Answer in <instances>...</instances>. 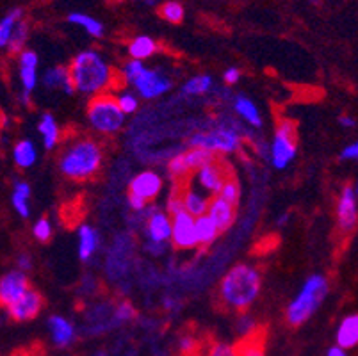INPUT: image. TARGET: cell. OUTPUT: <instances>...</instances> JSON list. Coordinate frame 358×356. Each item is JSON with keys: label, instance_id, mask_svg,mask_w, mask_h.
I'll list each match as a JSON object with an SVG mask.
<instances>
[{"label": "cell", "instance_id": "6da1fadb", "mask_svg": "<svg viewBox=\"0 0 358 356\" xmlns=\"http://www.w3.org/2000/svg\"><path fill=\"white\" fill-rule=\"evenodd\" d=\"M68 68H70L75 93H80L84 97L93 98L110 93L118 80V73L113 64L99 50H93V48L79 52L71 59Z\"/></svg>", "mask_w": 358, "mask_h": 356}, {"label": "cell", "instance_id": "7a4b0ae2", "mask_svg": "<svg viewBox=\"0 0 358 356\" xmlns=\"http://www.w3.org/2000/svg\"><path fill=\"white\" fill-rule=\"evenodd\" d=\"M262 290V273L253 264H237L221 278L217 296L224 308L246 312L259 299Z\"/></svg>", "mask_w": 358, "mask_h": 356}, {"label": "cell", "instance_id": "3957f363", "mask_svg": "<svg viewBox=\"0 0 358 356\" xmlns=\"http://www.w3.org/2000/svg\"><path fill=\"white\" fill-rule=\"evenodd\" d=\"M57 166L61 175L68 180H91L99 175L103 166V146L93 137H75L63 148Z\"/></svg>", "mask_w": 358, "mask_h": 356}, {"label": "cell", "instance_id": "277c9868", "mask_svg": "<svg viewBox=\"0 0 358 356\" xmlns=\"http://www.w3.org/2000/svg\"><path fill=\"white\" fill-rule=\"evenodd\" d=\"M328 294H330V282L327 276L310 274L285 308L287 325L298 328V326L308 322V319L314 318V313L327 301Z\"/></svg>", "mask_w": 358, "mask_h": 356}, {"label": "cell", "instance_id": "5b68a950", "mask_svg": "<svg viewBox=\"0 0 358 356\" xmlns=\"http://www.w3.org/2000/svg\"><path fill=\"white\" fill-rule=\"evenodd\" d=\"M87 123L100 136H116L125 127L127 114L120 109L116 98L110 93L90 98L86 109Z\"/></svg>", "mask_w": 358, "mask_h": 356}, {"label": "cell", "instance_id": "8992f818", "mask_svg": "<svg viewBox=\"0 0 358 356\" xmlns=\"http://www.w3.org/2000/svg\"><path fill=\"white\" fill-rule=\"evenodd\" d=\"M243 146V134L239 127L230 123H221L209 130H200L189 137V148H203L214 155L236 153Z\"/></svg>", "mask_w": 358, "mask_h": 356}, {"label": "cell", "instance_id": "52a82bcc", "mask_svg": "<svg viewBox=\"0 0 358 356\" xmlns=\"http://www.w3.org/2000/svg\"><path fill=\"white\" fill-rule=\"evenodd\" d=\"M298 153V127L289 118L276 122L273 139L269 143V161L275 169H287Z\"/></svg>", "mask_w": 358, "mask_h": 356}, {"label": "cell", "instance_id": "ba28073f", "mask_svg": "<svg viewBox=\"0 0 358 356\" xmlns=\"http://www.w3.org/2000/svg\"><path fill=\"white\" fill-rule=\"evenodd\" d=\"M216 159L217 155H214V153L207 152L203 148H187L169 159L168 173L173 180L184 182L185 178H191L198 169L210 164Z\"/></svg>", "mask_w": 358, "mask_h": 356}, {"label": "cell", "instance_id": "9c48e42d", "mask_svg": "<svg viewBox=\"0 0 358 356\" xmlns=\"http://www.w3.org/2000/svg\"><path fill=\"white\" fill-rule=\"evenodd\" d=\"M130 87L143 100H154L168 93L173 87V80L157 68L145 66Z\"/></svg>", "mask_w": 358, "mask_h": 356}, {"label": "cell", "instance_id": "30bf717a", "mask_svg": "<svg viewBox=\"0 0 358 356\" xmlns=\"http://www.w3.org/2000/svg\"><path fill=\"white\" fill-rule=\"evenodd\" d=\"M230 176H234L232 173H230V169L227 168L220 159H216V161L210 162V164L198 169V171L191 176V184L196 189H200L201 192H205L209 198H216Z\"/></svg>", "mask_w": 358, "mask_h": 356}, {"label": "cell", "instance_id": "8fae6325", "mask_svg": "<svg viewBox=\"0 0 358 356\" xmlns=\"http://www.w3.org/2000/svg\"><path fill=\"white\" fill-rule=\"evenodd\" d=\"M335 220L337 230L341 235L353 234L358 225V196L355 192V185L348 184L341 189L335 205Z\"/></svg>", "mask_w": 358, "mask_h": 356}, {"label": "cell", "instance_id": "7c38bea8", "mask_svg": "<svg viewBox=\"0 0 358 356\" xmlns=\"http://www.w3.org/2000/svg\"><path fill=\"white\" fill-rule=\"evenodd\" d=\"M171 244L180 251L198 248L196 218H193L185 211L171 215Z\"/></svg>", "mask_w": 358, "mask_h": 356}, {"label": "cell", "instance_id": "4fadbf2b", "mask_svg": "<svg viewBox=\"0 0 358 356\" xmlns=\"http://www.w3.org/2000/svg\"><path fill=\"white\" fill-rule=\"evenodd\" d=\"M31 289L27 273L20 269H13L0 278V306H9L24 296Z\"/></svg>", "mask_w": 358, "mask_h": 356}, {"label": "cell", "instance_id": "5bb4252c", "mask_svg": "<svg viewBox=\"0 0 358 356\" xmlns=\"http://www.w3.org/2000/svg\"><path fill=\"white\" fill-rule=\"evenodd\" d=\"M145 235L152 243H171V215L164 211H154L148 207L145 211Z\"/></svg>", "mask_w": 358, "mask_h": 356}, {"label": "cell", "instance_id": "9a60e30c", "mask_svg": "<svg viewBox=\"0 0 358 356\" xmlns=\"http://www.w3.org/2000/svg\"><path fill=\"white\" fill-rule=\"evenodd\" d=\"M162 185H164V182H162V176L157 171L145 169V171L132 176V180L129 184V194L139 196V198L150 204L161 194Z\"/></svg>", "mask_w": 358, "mask_h": 356}, {"label": "cell", "instance_id": "2e32d148", "mask_svg": "<svg viewBox=\"0 0 358 356\" xmlns=\"http://www.w3.org/2000/svg\"><path fill=\"white\" fill-rule=\"evenodd\" d=\"M41 308H43V298H41V294L38 290L31 287L18 301H15L9 306L8 313L13 321L25 322L38 318Z\"/></svg>", "mask_w": 358, "mask_h": 356}, {"label": "cell", "instance_id": "e0dca14e", "mask_svg": "<svg viewBox=\"0 0 358 356\" xmlns=\"http://www.w3.org/2000/svg\"><path fill=\"white\" fill-rule=\"evenodd\" d=\"M38 64H40V57L34 50L25 48L20 55H18V77H20V84L24 87L25 93L31 94L38 86Z\"/></svg>", "mask_w": 358, "mask_h": 356}, {"label": "cell", "instance_id": "ac0fdd59", "mask_svg": "<svg viewBox=\"0 0 358 356\" xmlns=\"http://www.w3.org/2000/svg\"><path fill=\"white\" fill-rule=\"evenodd\" d=\"M47 326L55 348H70L75 339H77V329H75L73 322L70 319L63 318V315H57V313L50 315Z\"/></svg>", "mask_w": 358, "mask_h": 356}, {"label": "cell", "instance_id": "d6986e66", "mask_svg": "<svg viewBox=\"0 0 358 356\" xmlns=\"http://www.w3.org/2000/svg\"><path fill=\"white\" fill-rule=\"evenodd\" d=\"M100 248V234L91 225H80L77 228V251L83 262H90Z\"/></svg>", "mask_w": 358, "mask_h": 356}, {"label": "cell", "instance_id": "ffe728a7", "mask_svg": "<svg viewBox=\"0 0 358 356\" xmlns=\"http://www.w3.org/2000/svg\"><path fill=\"white\" fill-rule=\"evenodd\" d=\"M236 208L237 207L230 205L229 201L221 200L220 196H216V198H210L209 211H207V214L210 215V220L216 223V227L220 228V232L223 234V232L230 230V228H232V225L236 223V215H237Z\"/></svg>", "mask_w": 358, "mask_h": 356}, {"label": "cell", "instance_id": "44dd1931", "mask_svg": "<svg viewBox=\"0 0 358 356\" xmlns=\"http://www.w3.org/2000/svg\"><path fill=\"white\" fill-rule=\"evenodd\" d=\"M182 194V204H184V211L187 214H191L193 218H200V215L207 214L209 211L210 198L205 192H201L200 189L194 187L193 184H187L180 191Z\"/></svg>", "mask_w": 358, "mask_h": 356}, {"label": "cell", "instance_id": "7402d4cb", "mask_svg": "<svg viewBox=\"0 0 358 356\" xmlns=\"http://www.w3.org/2000/svg\"><path fill=\"white\" fill-rule=\"evenodd\" d=\"M232 109L244 123L252 129H260L262 127V114L259 107L253 102L252 98L244 97V94H236L232 98Z\"/></svg>", "mask_w": 358, "mask_h": 356}, {"label": "cell", "instance_id": "603a6c76", "mask_svg": "<svg viewBox=\"0 0 358 356\" xmlns=\"http://www.w3.org/2000/svg\"><path fill=\"white\" fill-rule=\"evenodd\" d=\"M41 84H43L47 90H57L63 91L64 94H75V86L71 83L70 68L68 66H54L48 68L47 71L41 77Z\"/></svg>", "mask_w": 358, "mask_h": 356}, {"label": "cell", "instance_id": "cb8c5ba5", "mask_svg": "<svg viewBox=\"0 0 358 356\" xmlns=\"http://www.w3.org/2000/svg\"><path fill=\"white\" fill-rule=\"evenodd\" d=\"M38 132L41 134V143H43L45 150L52 152L57 148L61 141V129L57 120L54 118L52 113H43L38 122Z\"/></svg>", "mask_w": 358, "mask_h": 356}, {"label": "cell", "instance_id": "d4e9b609", "mask_svg": "<svg viewBox=\"0 0 358 356\" xmlns=\"http://www.w3.org/2000/svg\"><path fill=\"white\" fill-rule=\"evenodd\" d=\"M335 341L338 348L353 349L358 346V313H351L341 321L337 333H335Z\"/></svg>", "mask_w": 358, "mask_h": 356}, {"label": "cell", "instance_id": "484cf974", "mask_svg": "<svg viewBox=\"0 0 358 356\" xmlns=\"http://www.w3.org/2000/svg\"><path fill=\"white\" fill-rule=\"evenodd\" d=\"M31 185L24 180H16L13 184V192H11V204L13 208L16 211V214L27 220L31 215Z\"/></svg>", "mask_w": 358, "mask_h": 356}, {"label": "cell", "instance_id": "4316f807", "mask_svg": "<svg viewBox=\"0 0 358 356\" xmlns=\"http://www.w3.org/2000/svg\"><path fill=\"white\" fill-rule=\"evenodd\" d=\"M214 90V78L207 73L194 75V77L187 78L180 87L182 97L187 98H198L209 94Z\"/></svg>", "mask_w": 358, "mask_h": 356}, {"label": "cell", "instance_id": "83f0119b", "mask_svg": "<svg viewBox=\"0 0 358 356\" xmlns=\"http://www.w3.org/2000/svg\"><path fill=\"white\" fill-rule=\"evenodd\" d=\"M220 228L216 227L213 220H210L209 214H203L200 218H196V239H198V248H207L213 246L216 243V239L220 237Z\"/></svg>", "mask_w": 358, "mask_h": 356}, {"label": "cell", "instance_id": "f1b7e54d", "mask_svg": "<svg viewBox=\"0 0 358 356\" xmlns=\"http://www.w3.org/2000/svg\"><path fill=\"white\" fill-rule=\"evenodd\" d=\"M159 45L154 38L150 36H136L132 41L129 43V55L130 59H136V61H143L145 63L146 59H150L152 55L157 54Z\"/></svg>", "mask_w": 358, "mask_h": 356}, {"label": "cell", "instance_id": "f546056e", "mask_svg": "<svg viewBox=\"0 0 358 356\" xmlns=\"http://www.w3.org/2000/svg\"><path fill=\"white\" fill-rule=\"evenodd\" d=\"M13 161L22 169L34 166L36 161H38V152H36L34 143L29 141V139H22V141L16 143L13 146Z\"/></svg>", "mask_w": 358, "mask_h": 356}, {"label": "cell", "instance_id": "4dcf8cb0", "mask_svg": "<svg viewBox=\"0 0 358 356\" xmlns=\"http://www.w3.org/2000/svg\"><path fill=\"white\" fill-rule=\"evenodd\" d=\"M68 24L83 27L84 31L90 36H93V38H102L103 32H106L103 24L100 20L93 18V16L90 15H84V13H70V15H68Z\"/></svg>", "mask_w": 358, "mask_h": 356}, {"label": "cell", "instance_id": "1f68e13d", "mask_svg": "<svg viewBox=\"0 0 358 356\" xmlns=\"http://www.w3.org/2000/svg\"><path fill=\"white\" fill-rule=\"evenodd\" d=\"M22 20H24V9L20 8L13 9L4 18L0 20V48H8L13 31H15V27Z\"/></svg>", "mask_w": 358, "mask_h": 356}, {"label": "cell", "instance_id": "d6a6232c", "mask_svg": "<svg viewBox=\"0 0 358 356\" xmlns=\"http://www.w3.org/2000/svg\"><path fill=\"white\" fill-rule=\"evenodd\" d=\"M27 39H29V24L25 22V20H22V22H18V25H16L15 31H13L11 39H9V45H8L9 54L20 55L22 52L25 50Z\"/></svg>", "mask_w": 358, "mask_h": 356}, {"label": "cell", "instance_id": "836d02e7", "mask_svg": "<svg viewBox=\"0 0 358 356\" xmlns=\"http://www.w3.org/2000/svg\"><path fill=\"white\" fill-rule=\"evenodd\" d=\"M159 15H161L162 20L169 22V24L177 25L184 22L185 11H184V6H182L180 2H177V0H168V2L161 4V8H159Z\"/></svg>", "mask_w": 358, "mask_h": 356}, {"label": "cell", "instance_id": "e575fe53", "mask_svg": "<svg viewBox=\"0 0 358 356\" xmlns=\"http://www.w3.org/2000/svg\"><path fill=\"white\" fill-rule=\"evenodd\" d=\"M237 356H266L264 353V342L259 335L244 339L239 346L236 348Z\"/></svg>", "mask_w": 358, "mask_h": 356}, {"label": "cell", "instance_id": "d590c367", "mask_svg": "<svg viewBox=\"0 0 358 356\" xmlns=\"http://www.w3.org/2000/svg\"><path fill=\"white\" fill-rule=\"evenodd\" d=\"M116 102H118L120 109L129 116V114H134L139 109V97L130 90H122L115 94Z\"/></svg>", "mask_w": 358, "mask_h": 356}, {"label": "cell", "instance_id": "8d00e7d4", "mask_svg": "<svg viewBox=\"0 0 358 356\" xmlns=\"http://www.w3.org/2000/svg\"><path fill=\"white\" fill-rule=\"evenodd\" d=\"M217 196H220L221 200L229 201V204L234 205V207H237V205H239L241 187H239V182H237L236 176H230L229 180H227V184L223 185V189H221V192Z\"/></svg>", "mask_w": 358, "mask_h": 356}, {"label": "cell", "instance_id": "74e56055", "mask_svg": "<svg viewBox=\"0 0 358 356\" xmlns=\"http://www.w3.org/2000/svg\"><path fill=\"white\" fill-rule=\"evenodd\" d=\"M136 315H138V312H136L134 305L129 301H122L116 305L115 312H113V321H115L116 325H125V322L134 321Z\"/></svg>", "mask_w": 358, "mask_h": 356}, {"label": "cell", "instance_id": "f35d334b", "mask_svg": "<svg viewBox=\"0 0 358 356\" xmlns=\"http://www.w3.org/2000/svg\"><path fill=\"white\" fill-rule=\"evenodd\" d=\"M52 234H54V228L47 218H40L32 225V235L38 243H48L52 239Z\"/></svg>", "mask_w": 358, "mask_h": 356}, {"label": "cell", "instance_id": "ab89813d", "mask_svg": "<svg viewBox=\"0 0 358 356\" xmlns=\"http://www.w3.org/2000/svg\"><path fill=\"white\" fill-rule=\"evenodd\" d=\"M237 332H239L241 337L248 339V337H253L257 332V322L255 319L250 318V315H241L239 318V322H237Z\"/></svg>", "mask_w": 358, "mask_h": 356}, {"label": "cell", "instance_id": "60d3db41", "mask_svg": "<svg viewBox=\"0 0 358 356\" xmlns=\"http://www.w3.org/2000/svg\"><path fill=\"white\" fill-rule=\"evenodd\" d=\"M209 356H237V351L234 346L227 344V342H216L210 346Z\"/></svg>", "mask_w": 358, "mask_h": 356}, {"label": "cell", "instance_id": "b9f144b4", "mask_svg": "<svg viewBox=\"0 0 358 356\" xmlns=\"http://www.w3.org/2000/svg\"><path fill=\"white\" fill-rule=\"evenodd\" d=\"M166 212L169 215H175L178 212H184V204H182V194L178 192H173V194H169L168 201H166Z\"/></svg>", "mask_w": 358, "mask_h": 356}, {"label": "cell", "instance_id": "7bdbcfd3", "mask_svg": "<svg viewBox=\"0 0 358 356\" xmlns=\"http://www.w3.org/2000/svg\"><path fill=\"white\" fill-rule=\"evenodd\" d=\"M178 351L184 353V355L196 351V339L193 335H182L178 339Z\"/></svg>", "mask_w": 358, "mask_h": 356}, {"label": "cell", "instance_id": "ee69618b", "mask_svg": "<svg viewBox=\"0 0 358 356\" xmlns=\"http://www.w3.org/2000/svg\"><path fill=\"white\" fill-rule=\"evenodd\" d=\"M341 161L358 162V139L357 141H353V143H350V145L344 146L343 152H341Z\"/></svg>", "mask_w": 358, "mask_h": 356}, {"label": "cell", "instance_id": "f6af8a7d", "mask_svg": "<svg viewBox=\"0 0 358 356\" xmlns=\"http://www.w3.org/2000/svg\"><path fill=\"white\" fill-rule=\"evenodd\" d=\"M239 80H241V71L237 70V68L230 66L223 71V83L227 84V86H236Z\"/></svg>", "mask_w": 358, "mask_h": 356}, {"label": "cell", "instance_id": "bcb514c9", "mask_svg": "<svg viewBox=\"0 0 358 356\" xmlns=\"http://www.w3.org/2000/svg\"><path fill=\"white\" fill-rule=\"evenodd\" d=\"M127 201H129L130 208L134 212H145L146 208H148V201H145L143 198H139V196L129 194L127 196Z\"/></svg>", "mask_w": 358, "mask_h": 356}, {"label": "cell", "instance_id": "7dc6e473", "mask_svg": "<svg viewBox=\"0 0 358 356\" xmlns=\"http://www.w3.org/2000/svg\"><path fill=\"white\" fill-rule=\"evenodd\" d=\"M145 250L148 251L150 255H154V257H161L166 250H168V244L166 243H152V241H146L145 243Z\"/></svg>", "mask_w": 358, "mask_h": 356}, {"label": "cell", "instance_id": "c3c4849f", "mask_svg": "<svg viewBox=\"0 0 358 356\" xmlns=\"http://www.w3.org/2000/svg\"><path fill=\"white\" fill-rule=\"evenodd\" d=\"M16 267L20 271H24V273H27V271L32 269V257L29 253H20L18 257H16Z\"/></svg>", "mask_w": 358, "mask_h": 356}, {"label": "cell", "instance_id": "681fc988", "mask_svg": "<svg viewBox=\"0 0 358 356\" xmlns=\"http://www.w3.org/2000/svg\"><path fill=\"white\" fill-rule=\"evenodd\" d=\"M338 125L343 127V129H353L357 125V120L350 114H343V116H338Z\"/></svg>", "mask_w": 358, "mask_h": 356}, {"label": "cell", "instance_id": "f907efd6", "mask_svg": "<svg viewBox=\"0 0 358 356\" xmlns=\"http://www.w3.org/2000/svg\"><path fill=\"white\" fill-rule=\"evenodd\" d=\"M327 356H348V353H346V349L338 348V346H334V348L328 349Z\"/></svg>", "mask_w": 358, "mask_h": 356}, {"label": "cell", "instance_id": "816d5d0a", "mask_svg": "<svg viewBox=\"0 0 358 356\" xmlns=\"http://www.w3.org/2000/svg\"><path fill=\"white\" fill-rule=\"evenodd\" d=\"M289 221V214H284V215H280L278 218V225L280 227H284V225H287Z\"/></svg>", "mask_w": 358, "mask_h": 356}, {"label": "cell", "instance_id": "f5cc1de1", "mask_svg": "<svg viewBox=\"0 0 358 356\" xmlns=\"http://www.w3.org/2000/svg\"><path fill=\"white\" fill-rule=\"evenodd\" d=\"M95 356H109V355H107L106 351H96V353H95Z\"/></svg>", "mask_w": 358, "mask_h": 356}, {"label": "cell", "instance_id": "db71d44e", "mask_svg": "<svg viewBox=\"0 0 358 356\" xmlns=\"http://www.w3.org/2000/svg\"><path fill=\"white\" fill-rule=\"evenodd\" d=\"M355 192H357V196H358V182H357V185H355Z\"/></svg>", "mask_w": 358, "mask_h": 356}, {"label": "cell", "instance_id": "11a10c76", "mask_svg": "<svg viewBox=\"0 0 358 356\" xmlns=\"http://www.w3.org/2000/svg\"><path fill=\"white\" fill-rule=\"evenodd\" d=\"M308 2H312V4H317L319 0H308Z\"/></svg>", "mask_w": 358, "mask_h": 356}]
</instances>
